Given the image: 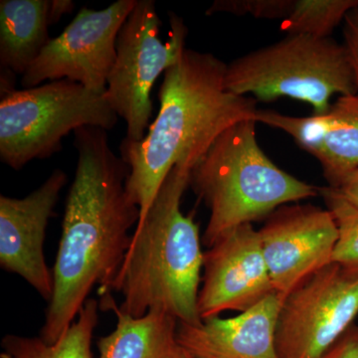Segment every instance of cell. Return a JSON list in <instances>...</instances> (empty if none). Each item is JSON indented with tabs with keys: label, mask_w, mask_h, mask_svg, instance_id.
I'll return each mask as SVG.
<instances>
[{
	"label": "cell",
	"mask_w": 358,
	"mask_h": 358,
	"mask_svg": "<svg viewBox=\"0 0 358 358\" xmlns=\"http://www.w3.org/2000/svg\"><path fill=\"white\" fill-rule=\"evenodd\" d=\"M78 162L66 199L62 234L53 274V294L40 338L57 343L75 322L90 293L110 286L129 246V231L140 221V209L126 192L128 164L110 148L106 129L83 127L74 131Z\"/></svg>",
	"instance_id": "obj_1"
},
{
	"label": "cell",
	"mask_w": 358,
	"mask_h": 358,
	"mask_svg": "<svg viewBox=\"0 0 358 358\" xmlns=\"http://www.w3.org/2000/svg\"><path fill=\"white\" fill-rule=\"evenodd\" d=\"M226 70L213 54L185 49L164 74L159 114L145 138L122 140L120 152L129 169L126 192L140 209L138 225L174 166L192 169L226 129L255 120V99L227 91Z\"/></svg>",
	"instance_id": "obj_2"
},
{
	"label": "cell",
	"mask_w": 358,
	"mask_h": 358,
	"mask_svg": "<svg viewBox=\"0 0 358 358\" xmlns=\"http://www.w3.org/2000/svg\"><path fill=\"white\" fill-rule=\"evenodd\" d=\"M187 166H176L164 179L131 246L110 293L121 294L120 310L134 317L162 310L181 324L200 326L199 285L203 268L199 227L181 211L189 187Z\"/></svg>",
	"instance_id": "obj_3"
},
{
	"label": "cell",
	"mask_w": 358,
	"mask_h": 358,
	"mask_svg": "<svg viewBox=\"0 0 358 358\" xmlns=\"http://www.w3.org/2000/svg\"><path fill=\"white\" fill-rule=\"evenodd\" d=\"M255 120L216 138L190 171L189 187L210 211L202 243L210 248L231 230L266 219L282 205L319 194V187L275 166L256 138Z\"/></svg>",
	"instance_id": "obj_4"
},
{
	"label": "cell",
	"mask_w": 358,
	"mask_h": 358,
	"mask_svg": "<svg viewBox=\"0 0 358 358\" xmlns=\"http://www.w3.org/2000/svg\"><path fill=\"white\" fill-rule=\"evenodd\" d=\"M224 86L238 96L271 102L281 96L310 103L324 115L334 95L358 92L345 45L336 40L289 34L227 65Z\"/></svg>",
	"instance_id": "obj_5"
},
{
	"label": "cell",
	"mask_w": 358,
	"mask_h": 358,
	"mask_svg": "<svg viewBox=\"0 0 358 358\" xmlns=\"http://www.w3.org/2000/svg\"><path fill=\"white\" fill-rule=\"evenodd\" d=\"M117 121L106 93H94L76 82L63 79L14 89L0 100V159L20 171L28 162L61 150L71 131L83 127L109 131Z\"/></svg>",
	"instance_id": "obj_6"
},
{
	"label": "cell",
	"mask_w": 358,
	"mask_h": 358,
	"mask_svg": "<svg viewBox=\"0 0 358 358\" xmlns=\"http://www.w3.org/2000/svg\"><path fill=\"white\" fill-rule=\"evenodd\" d=\"M169 15L171 30L164 42L159 38L162 21L155 2L136 0L117 35V59L108 78L106 96L115 114L126 122V140L145 138L152 115V87L186 49L187 27L176 13Z\"/></svg>",
	"instance_id": "obj_7"
},
{
	"label": "cell",
	"mask_w": 358,
	"mask_h": 358,
	"mask_svg": "<svg viewBox=\"0 0 358 358\" xmlns=\"http://www.w3.org/2000/svg\"><path fill=\"white\" fill-rule=\"evenodd\" d=\"M358 273L331 263L282 299L275 326L279 358H320L355 324Z\"/></svg>",
	"instance_id": "obj_8"
},
{
	"label": "cell",
	"mask_w": 358,
	"mask_h": 358,
	"mask_svg": "<svg viewBox=\"0 0 358 358\" xmlns=\"http://www.w3.org/2000/svg\"><path fill=\"white\" fill-rule=\"evenodd\" d=\"M136 0H117L102 10L84 7L64 31L51 38L21 78L23 88L67 79L106 93L117 59V39Z\"/></svg>",
	"instance_id": "obj_9"
},
{
	"label": "cell",
	"mask_w": 358,
	"mask_h": 358,
	"mask_svg": "<svg viewBox=\"0 0 358 358\" xmlns=\"http://www.w3.org/2000/svg\"><path fill=\"white\" fill-rule=\"evenodd\" d=\"M259 234L275 293L284 299L313 273L333 263L338 228L327 209L296 202L275 209Z\"/></svg>",
	"instance_id": "obj_10"
},
{
	"label": "cell",
	"mask_w": 358,
	"mask_h": 358,
	"mask_svg": "<svg viewBox=\"0 0 358 358\" xmlns=\"http://www.w3.org/2000/svg\"><path fill=\"white\" fill-rule=\"evenodd\" d=\"M199 291L202 322L227 310L243 313L275 293L264 258L259 230L244 224L204 252Z\"/></svg>",
	"instance_id": "obj_11"
},
{
	"label": "cell",
	"mask_w": 358,
	"mask_h": 358,
	"mask_svg": "<svg viewBox=\"0 0 358 358\" xmlns=\"http://www.w3.org/2000/svg\"><path fill=\"white\" fill-rule=\"evenodd\" d=\"M67 181V174L56 169L23 199L0 196V266L6 272L20 275L48 303L54 282L45 259V237Z\"/></svg>",
	"instance_id": "obj_12"
},
{
	"label": "cell",
	"mask_w": 358,
	"mask_h": 358,
	"mask_svg": "<svg viewBox=\"0 0 358 358\" xmlns=\"http://www.w3.org/2000/svg\"><path fill=\"white\" fill-rule=\"evenodd\" d=\"M255 120L288 134L319 160L329 186L358 169V92L339 96L324 115L293 117L258 110Z\"/></svg>",
	"instance_id": "obj_13"
},
{
	"label": "cell",
	"mask_w": 358,
	"mask_h": 358,
	"mask_svg": "<svg viewBox=\"0 0 358 358\" xmlns=\"http://www.w3.org/2000/svg\"><path fill=\"white\" fill-rule=\"evenodd\" d=\"M282 301L274 293L234 317H210L200 326L179 322V345L192 358H279L275 333Z\"/></svg>",
	"instance_id": "obj_14"
},
{
	"label": "cell",
	"mask_w": 358,
	"mask_h": 358,
	"mask_svg": "<svg viewBox=\"0 0 358 358\" xmlns=\"http://www.w3.org/2000/svg\"><path fill=\"white\" fill-rule=\"evenodd\" d=\"M100 310L117 317L115 329L96 341L99 358H189L178 341V320L162 310L134 317L120 310L112 294L102 296Z\"/></svg>",
	"instance_id": "obj_15"
},
{
	"label": "cell",
	"mask_w": 358,
	"mask_h": 358,
	"mask_svg": "<svg viewBox=\"0 0 358 358\" xmlns=\"http://www.w3.org/2000/svg\"><path fill=\"white\" fill-rule=\"evenodd\" d=\"M49 0L0 1V67L23 75L51 38Z\"/></svg>",
	"instance_id": "obj_16"
},
{
	"label": "cell",
	"mask_w": 358,
	"mask_h": 358,
	"mask_svg": "<svg viewBox=\"0 0 358 358\" xmlns=\"http://www.w3.org/2000/svg\"><path fill=\"white\" fill-rule=\"evenodd\" d=\"M99 301L88 299L77 320L53 345L40 336L6 334L1 341V358H94L92 339L99 322Z\"/></svg>",
	"instance_id": "obj_17"
},
{
	"label": "cell",
	"mask_w": 358,
	"mask_h": 358,
	"mask_svg": "<svg viewBox=\"0 0 358 358\" xmlns=\"http://www.w3.org/2000/svg\"><path fill=\"white\" fill-rule=\"evenodd\" d=\"M358 0H294L293 9L282 21V31L315 38H329Z\"/></svg>",
	"instance_id": "obj_18"
},
{
	"label": "cell",
	"mask_w": 358,
	"mask_h": 358,
	"mask_svg": "<svg viewBox=\"0 0 358 358\" xmlns=\"http://www.w3.org/2000/svg\"><path fill=\"white\" fill-rule=\"evenodd\" d=\"M294 0H216L206 15L230 13L251 15L261 20H286L293 9Z\"/></svg>",
	"instance_id": "obj_19"
},
{
	"label": "cell",
	"mask_w": 358,
	"mask_h": 358,
	"mask_svg": "<svg viewBox=\"0 0 358 358\" xmlns=\"http://www.w3.org/2000/svg\"><path fill=\"white\" fill-rule=\"evenodd\" d=\"M319 194L334 220L358 217V169L348 174L338 185L319 187Z\"/></svg>",
	"instance_id": "obj_20"
},
{
	"label": "cell",
	"mask_w": 358,
	"mask_h": 358,
	"mask_svg": "<svg viewBox=\"0 0 358 358\" xmlns=\"http://www.w3.org/2000/svg\"><path fill=\"white\" fill-rule=\"evenodd\" d=\"M338 238L331 262L352 273H358V217L336 220Z\"/></svg>",
	"instance_id": "obj_21"
},
{
	"label": "cell",
	"mask_w": 358,
	"mask_h": 358,
	"mask_svg": "<svg viewBox=\"0 0 358 358\" xmlns=\"http://www.w3.org/2000/svg\"><path fill=\"white\" fill-rule=\"evenodd\" d=\"M343 45H345L350 63H352L353 72L358 89V4L353 7L346 14L343 20Z\"/></svg>",
	"instance_id": "obj_22"
},
{
	"label": "cell",
	"mask_w": 358,
	"mask_h": 358,
	"mask_svg": "<svg viewBox=\"0 0 358 358\" xmlns=\"http://www.w3.org/2000/svg\"><path fill=\"white\" fill-rule=\"evenodd\" d=\"M320 358H358V324H353Z\"/></svg>",
	"instance_id": "obj_23"
},
{
	"label": "cell",
	"mask_w": 358,
	"mask_h": 358,
	"mask_svg": "<svg viewBox=\"0 0 358 358\" xmlns=\"http://www.w3.org/2000/svg\"><path fill=\"white\" fill-rule=\"evenodd\" d=\"M75 3L71 0H51L49 9V22L57 23L65 14L72 13Z\"/></svg>",
	"instance_id": "obj_24"
},
{
	"label": "cell",
	"mask_w": 358,
	"mask_h": 358,
	"mask_svg": "<svg viewBox=\"0 0 358 358\" xmlns=\"http://www.w3.org/2000/svg\"><path fill=\"white\" fill-rule=\"evenodd\" d=\"M189 358H192V357H190V355H189Z\"/></svg>",
	"instance_id": "obj_25"
}]
</instances>
